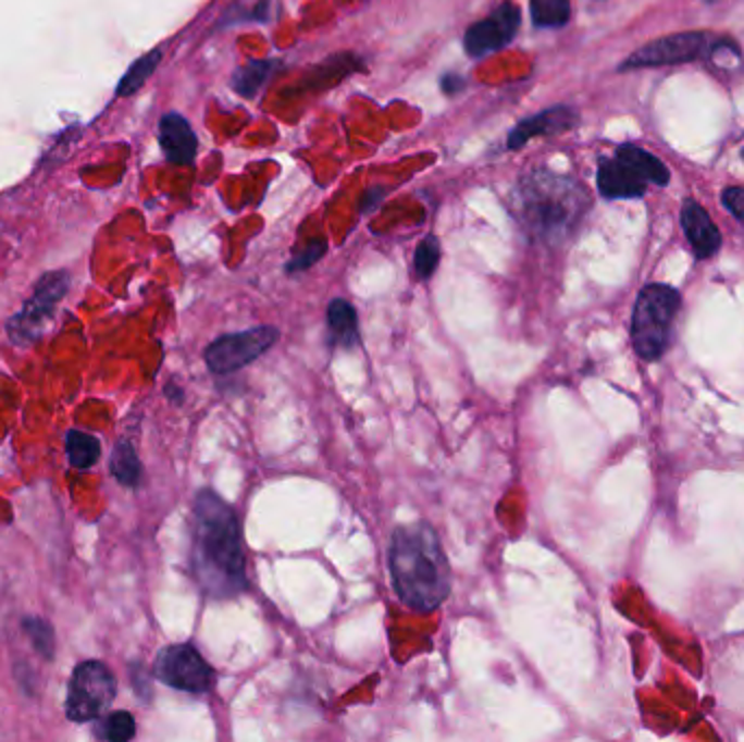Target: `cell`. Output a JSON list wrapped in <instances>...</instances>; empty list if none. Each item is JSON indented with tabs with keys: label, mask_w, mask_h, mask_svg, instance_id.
Returning <instances> with one entry per match:
<instances>
[{
	"label": "cell",
	"mask_w": 744,
	"mask_h": 742,
	"mask_svg": "<svg viewBox=\"0 0 744 742\" xmlns=\"http://www.w3.org/2000/svg\"><path fill=\"white\" fill-rule=\"evenodd\" d=\"M191 572L198 588L218 601L233 598L248 585L239 520L213 490H200L194 500Z\"/></svg>",
	"instance_id": "obj_1"
},
{
	"label": "cell",
	"mask_w": 744,
	"mask_h": 742,
	"mask_svg": "<svg viewBox=\"0 0 744 742\" xmlns=\"http://www.w3.org/2000/svg\"><path fill=\"white\" fill-rule=\"evenodd\" d=\"M389 577L398 598L413 611L429 614L450 594V566L429 522L400 524L387 548Z\"/></svg>",
	"instance_id": "obj_2"
},
{
	"label": "cell",
	"mask_w": 744,
	"mask_h": 742,
	"mask_svg": "<svg viewBox=\"0 0 744 742\" xmlns=\"http://www.w3.org/2000/svg\"><path fill=\"white\" fill-rule=\"evenodd\" d=\"M590 205L579 181L546 168L522 176L513 191V213L535 242L559 244L581 222Z\"/></svg>",
	"instance_id": "obj_3"
},
{
	"label": "cell",
	"mask_w": 744,
	"mask_h": 742,
	"mask_svg": "<svg viewBox=\"0 0 744 742\" xmlns=\"http://www.w3.org/2000/svg\"><path fill=\"white\" fill-rule=\"evenodd\" d=\"M679 305V292L664 283H650L637 294L631 318V342L637 357L644 361L661 359L670 344Z\"/></svg>",
	"instance_id": "obj_4"
},
{
	"label": "cell",
	"mask_w": 744,
	"mask_h": 742,
	"mask_svg": "<svg viewBox=\"0 0 744 742\" xmlns=\"http://www.w3.org/2000/svg\"><path fill=\"white\" fill-rule=\"evenodd\" d=\"M115 698V679L111 670L96 659L80 661L67 683L65 714L70 720L85 722L100 718Z\"/></svg>",
	"instance_id": "obj_5"
},
{
	"label": "cell",
	"mask_w": 744,
	"mask_h": 742,
	"mask_svg": "<svg viewBox=\"0 0 744 742\" xmlns=\"http://www.w3.org/2000/svg\"><path fill=\"white\" fill-rule=\"evenodd\" d=\"M718 35L707 30H685L672 33L666 37H657L637 50H633L618 70H640V67H661V65H679L694 59H707Z\"/></svg>",
	"instance_id": "obj_6"
},
{
	"label": "cell",
	"mask_w": 744,
	"mask_h": 742,
	"mask_svg": "<svg viewBox=\"0 0 744 742\" xmlns=\"http://www.w3.org/2000/svg\"><path fill=\"white\" fill-rule=\"evenodd\" d=\"M278 339V329L261 324L255 329L226 333L204 348V363L213 374H228L261 357Z\"/></svg>",
	"instance_id": "obj_7"
},
{
	"label": "cell",
	"mask_w": 744,
	"mask_h": 742,
	"mask_svg": "<svg viewBox=\"0 0 744 742\" xmlns=\"http://www.w3.org/2000/svg\"><path fill=\"white\" fill-rule=\"evenodd\" d=\"M154 677L183 692L202 694L213 688L215 672L191 644H170L154 661Z\"/></svg>",
	"instance_id": "obj_8"
},
{
	"label": "cell",
	"mask_w": 744,
	"mask_h": 742,
	"mask_svg": "<svg viewBox=\"0 0 744 742\" xmlns=\"http://www.w3.org/2000/svg\"><path fill=\"white\" fill-rule=\"evenodd\" d=\"M518 28L520 9L513 0H505L466 30L463 48L470 57H485L487 52L505 48L516 37Z\"/></svg>",
	"instance_id": "obj_9"
},
{
	"label": "cell",
	"mask_w": 744,
	"mask_h": 742,
	"mask_svg": "<svg viewBox=\"0 0 744 742\" xmlns=\"http://www.w3.org/2000/svg\"><path fill=\"white\" fill-rule=\"evenodd\" d=\"M67 289V276L63 272L46 274L33 292V298L24 305V309L11 320L9 331L13 339H30L50 318L54 305Z\"/></svg>",
	"instance_id": "obj_10"
},
{
	"label": "cell",
	"mask_w": 744,
	"mask_h": 742,
	"mask_svg": "<svg viewBox=\"0 0 744 742\" xmlns=\"http://www.w3.org/2000/svg\"><path fill=\"white\" fill-rule=\"evenodd\" d=\"M579 124V113L570 104H553L535 115L520 120L507 135V146L511 150L522 148L533 137H553L572 131Z\"/></svg>",
	"instance_id": "obj_11"
},
{
	"label": "cell",
	"mask_w": 744,
	"mask_h": 742,
	"mask_svg": "<svg viewBox=\"0 0 744 742\" xmlns=\"http://www.w3.org/2000/svg\"><path fill=\"white\" fill-rule=\"evenodd\" d=\"M596 185L598 191L609 198H640L646 191L648 181L640 174V170L618 150L613 157H605L598 163L596 172Z\"/></svg>",
	"instance_id": "obj_12"
},
{
	"label": "cell",
	"mask_w": 744,
	"mask_h": 742,
	"mask_svg": "<svg viewBox=\"0 0 744 742\" xmlns=\"http://www.w3.org/2000/svg\"><path fill=\"white\" fill-rule=\"evenodd\" d=\"M681 226H683V233H685V237H687V242H690V246L698 259H707V257L718 252L720 242H722L720 231L716 228V224L711 222V218L703 209V205L696 202L694 198L683 200Z\"/></svg>",
	"instance_id": "obj_13"
},
{
	"label": "cell",
	"mask_w": 744,
	"mask_h": 742,
	"mask_svg": "<svg viewBox=\"0 0 744 742\" xmlns=\"http://www.w3.org/2000/svg\"><path fill=\"white\" fill-rule=\"evenodd\" d=\"M159 144L168 161L178 165L191 163L198 150L196 133L191 131L189 122L178 113H165L159 120Z\"/></svg>",
	"instance_id": "obj_14"
},
{
	"label": "cell",
	"mask_w": 744,
	"mask_h": 742,
	"mask_svg": "<svg viewBox=\"0 0 744 742\" xmlns=\"http://www.w3.org/2000/svg\"><path fill=\"white\" fill-rule=\"evenodd\" d=\"M326 324L331 342L339 348H352L359 342V324L355 307L344 298H333L326 309Z\"/></svg>",
	"instance_id": "obj_15"
},
{
	"label": "cell",
	"mask_w": 744,
	"mask_h": 742,
	"mask_svg": "<svg viewBox=\"0 0 744 742\" xmlns=\"http://www.w3.org/2000/svg\"><path fill=\"white\" fill-rule=\"evenodd\" d=\"M620 154H624L637 170L640 174L653 183V185H668L670 181V170L655 157L650 154L648 150L640 148V146H633V144H622L616 148Z\"/></svg>",
	"instance_id": "obj_16"
},
{
	"label": "cell",
	"mask_w": 744,
	"mask_h": 742,
	"mask_svg": "<svg viewBox=\"0 0 744 742\" xmlns=\"http://www.w3.org/2000/svg\"><path fill=\"white\" fill-rule=\"evenodd\" d=\"M270 70H272V61H265V59L248 61V63H244L241 67H237L233 72L231 85H233V89L237 94H241L246 98H252L261 89V85L268 81Z\"/></svg>",
	"instance_id": "obj_17"
},
{
	"label": "cell",
	"mask_w": 744,
	"mask_h": 742,
	"mask_svg": "<svg viewBox=\"0 0 744 742\" xmlns=\"http://www.w3.org/2000/svg\"><path fill=\"white\" fill-rule=\"evenodd\" d=\"M67 446V459L74 468H89L98 461L100 457V442L83 431H70L65 437Z\"/></svg>",
	"instance_id": "obj_18"
},
{
	"label": "cell",
	"mask_w": 744,
	"mask_h": 742,
	"mask_svg": "<svg viewBox=\"0 0 744 742\" xmlns=\"http://www.w3.org/2000/svg\"><path fill=\"white\" fill-rule=\"evenodd\" d=\"M537 28H559L570 20V0H529Z\"/></svg>",
	"instance_id": "obj_19"
},
{
	"label": "cell",
	"mask_w": 744,
	"mask_h": 742,
	"mask_svg": "<svg viewBox=\"0 0 744 742\" xmlns=\"http://www.w3.org/2000/svg\"><path fill=\"white\" fill-rule=\"evenodd\" d=\"M111 472L122 485H135L141 474L139 459L128 442H117L111 455Z\"/></svg>",
	"instance_id": "obj_20"
},
{
	"label": "cell",
	"mask_w": 744,
	"mask_h": 742,
	"mask_svg": "<svg viewBox=\"0 0 744 742\" xmlns=\"http://www.w3.org/2000/svg\"><path fill=\"white\" fill-rule=\"evenodd\" d=\"M159 61H161V50H152V52L139 57V59L126 70V74L122 76V81L117 83V94H120V96H128V94L137 91V89L146 83V78L154 72V67L159 65Z\"/></svg>",
	"instance_id": "obj_21"
},
{
	"label": "cell",
	"mask_w": 744,
	"mask_h": 742,
	"mask_svg": "<svg viewBox=\"0 0 744 742\" xmlns=\"http://www.w3.org/2000/svg\"><path fill=\"white\" fill-rule=\"evenodd\" d=\"M439 263V242L433 235H426L420 239L416 255H413V268L420 279H429Z\"/></svg>",
	"instance_id": "obj_22"
},
{
	"label": "cell",
	"mask_w": 744,
	"mask_h": 742,
	"mask_svg": "<svg viewBox=\"0 0 744 742\" xmlns=\"http://www.w3.org/2000/svg\"><path fill=\"white\" fill-rule=\"evenodd\" d=\"M100 735L111 742H124L135 735V718L128 712H113L102 722Z\"/></svg>",
	"instance_id": "obj_23"
},
{
	"label": "cell",
	"mask_w": 744,
	"mask_h": 742,
	"mask_svg": "<svg viewBox=\"0 0 744 742\" xmlns=\"http://www.w3.org/2000/svg\"><path fill=\"white\" fill-rule=\"evenodd\" d=\"M24 629L28 631L33 646H35L44 657H52V653H54L52 627H50L48 622H44L41 618H26V620H24Z\"/></svg>",
	"instance_id": "obj_24"
},
{
	"label": "cell",
	"mask_w": 744,
	"mask_h": 742,
	"mask_svg": "<svg viewBox=\"0 0 744 742\" xmlns=\"http://www.w3.org/2000/svg\"><path fill=\"white\" fill-rule=\"evenodd\" d=\"M326 252V242L324 239H311L302 250L287 263V272H300L313 265L322 255Z\"/></svg>",
	"instance_id": "obj_25"
},
{
	"label": "cell",
	"mask_w": 744,
	"mask_h": 742,
	"mask_svg": "<svg viewBox=\"0 0 744 742\" xmlns=\"http://www.w3.org/2000/svg\"><path fill=\"white\" fill-rule=\"evenodd\" d=\"M722 205L731 211V215L744 222V187H727L722 191Z\"/></svg>",
	"instance_id": "obj_26"
},
{
	"label": "cell",
	"mask_w": 744,
	"mask_h": 742,
	"mask_svg": "<svg viewBox=\"0 0 744 742\" xmlns=\"http://www.w3.org/2000/svg\"><path fill=\"white\" fill-rule=\"evenodd\" d=\"M463 85H466V81H463L459 74H455V72H446V74L439 78V87H442V91H444L446 96L459 94Z\"/></svg>",
	"instance_id": "obj_27"
},
{
	"label": "cell",
	"mask_w": 744,
	"mask_h": 742,
	"mask_svg": "<svg viewBox=\"0 0 744 742\" xmlns=\"http://www.w3.org/2000/svg\"><path fill=\"white\" fill-rule=\"evenodd\" d=\"M705 2H714V0H705Z\"/></svg>",
	"instance_id": "obj_28"
},
{
	"label": "cell",
	"mask_w": 744,
	"mask_h": 742,
	"mask_svg": "<svg viewBox=\"0 0 744 742\" xmlns=\"http://www.w3.org/2000/svg\"><path fill=\"white\" fill-rule=\"evenodd\" d=\"M742 157H744V150H742Z\"/></svg>",
	"instance_id": "obj_29"
}]
</instances>
